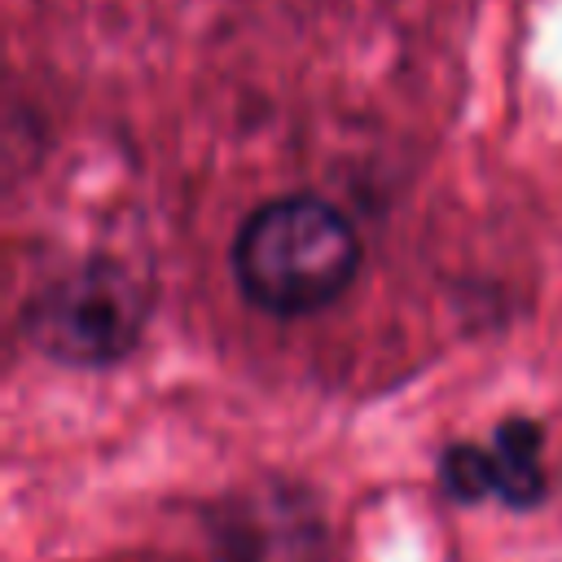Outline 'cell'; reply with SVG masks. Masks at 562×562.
<instances>
[{"mask_svg": "<svg viewBox=\"0 0 562 562\" xmlns=\"http://www.w3.org/2000/svg\"><path fill=\"white\" fill-rule=\"evenodd\" d=\"M356 224L316 193L263 202L233 237V277L241 294L272 316H307L329 307L356 281Z\"/></svg>", "mask_w": 562, "mask_h": 562, "instance_id": "1", "label": "cell"}, {"mask_svg": "<svg viewBox=\"0 0 562 562\" xmlns=\"http://www.w3.org/2000/svg\"><path fill=\"white\" fill-rule=\"evenodd\" d=\"M149 321V290L119 259H83L40 285L22 307L35 351L70 369H105L136 351Z\"/></svg>", "mask_w": 562, "mask_h": 562, "instance_id": "2", "label": "cell"}, {"mask_svg": "<svg viewBox=\"0 0 562 562\" xmlns=\"http://www.w3.org/2000/svg\"><path fill=\"white\" fill-rule=\"evenodd\" d=\"M321 544V514L290 483L250 487L215 509L220 562H316Z\"/></svg>", "mask_w": 562, "mask_h": 562, "instance_id": "3", "label": "cell"}, {"mask_svg": "<svg viewBox=\"0 0 562 562\" xmlns=\"http://www.w3.org/2000/svg\"><path fill=\"white\" fill-rule=\"evenodd\" d=\"M439 483L452 501H501L514 509L536 505L549 492L544 430L527 417H509L487 443H452L439 457Z\"/></svg>", "mask_w": 562, "mask_h": 562, "instance_id": "4", "label": "cell"}]
</instances>
